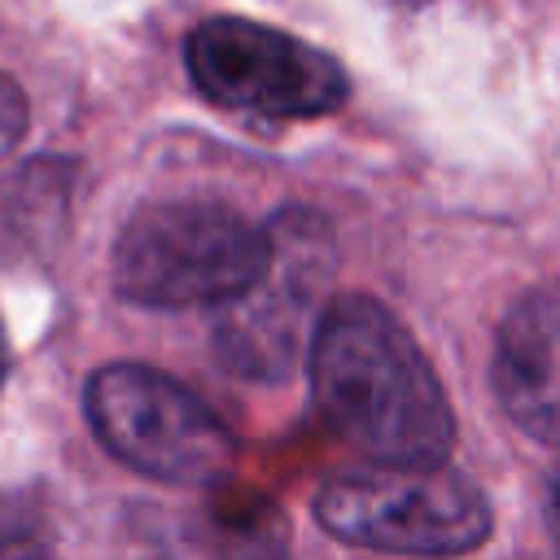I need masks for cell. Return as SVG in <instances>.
Instances as JSON below:
<instances>
[{
    "label": "cell",
    "mask_w": 560,
    "mask_h": 560,
    "mask_svg": "<svg viewBox=\"0 0 560 560\" xmlns=\"http://www.w3.org/2000/svg\"><path fill=\"white\" fill-rule=\"evenodd\" d=\"M306 354L315 411L350 451L385 468L446 464L455 411L433 363L385 302L328 298Z\"/></svg>",
    "instance_id": "cell-1"
},
{
    "label": "cell",
    "mask_w": 560,
    "mask_h": 560,
    "mask_svg": "<svg viewBox=\"0 0 560 560\" xmlns=\"http://www.w3.org/2000/svg\"><path fill=\"white\" fill-rule=\"evenodd\" d=\"M267 267V228L223 201H158L127 219L109 276L136 306H219Z\"/></svg>",
    "instance_id": "cell-2"
},
{
    "label": "cell",
    "mask_w": 560,
    "mask_h": 560,
    "mask_svg": "<svg viewBox=\"0 0 560 560\" xmlns=\"http://www.w3.org/2000/svg\"><path fill=\"white\" fill-rule=\"evenodd\" d=\"M337 245L324 214L289 206L267 223V267L236 298L219 302L214 350L219 363L245 381H284L311 346Z\"/></svg>",
    "instance_id": "cell-3"
},
{
    "label": "cell",
    "mask_w": 560,
    "mask_h": 560,
    "mask_svg": "<svg viewBox=\"0 0 560 560\" xmlns=\"http://www.w3.org/2000/svg\"><path fill=\"white\" fill-rule=\"evenodd\" d=\"M83 411L96 442L140 477L214 486L236 464L232 429L175 376L149 363H105L88 376Z\"/></svg>",
    "instance_id": "cell-4"
},
{
    "label": "cell",
    "mask_w": 560,
    "mask_h": 560,
    "mask_svg": "<svg viewBox=\"0 0 560 560\" xmlns=\"http://www.w3.org/2000/svg\"><path fill=\"white\" fill-rule=\"evenodd\" d=\"M324 534L389 556H459L490 538L486 494L455 468H385L337 477L315 494Z\"/></svg>",
    "instance_id": "cell-5"
},
{
    "label": "cell",
    "mask_w": 560,
    "mask_h": 560,
    "mask_svg": "<svg viewBox=\"0 0 560 560\" xmlns=\"http://www.w3.org/2000/svg\"><path fill=\"white\" fill-rule=\"evenodd\" d=\"M192 88L236 114L324 118L350 96V79L324 48L249 18H206L184 39Z\"/></svg>",
    "instance_id": "cell-6"
},
{
    "label": "cell",
    "mask_w": 560,
    "mask_h": 560,
    "mask_svg": "<svg viewBox=\"0 0 560 560\" xmlns=\"http://www.w3.org/2000/svg\"><path fill=\"white\" fill-rule=\"evenodd\" d=\"M494 394L516 429L560 446V280L516 298L494 337Z\"/></svg>",
    "instance_id": "cell-7"
},
{
    "label": "cell",
    "mask_w": 560,
    "mask_h": 560,
    "mask_svg": "<svg viewBox=\"0 0 560 560\" xmlns=\"http://www.w3.org/2000/svg\"><path fill=\"white\" fill-rule=\"evenodd\" d=\"M26 122H31V114H26L22 88L9 74H0V158L18 149V140L26 136Z\"/></svg>",
    "instance_id": "cell-8"
},
{
    "label": "cell",
    "mask_w": 560,
    "mask_h": 560,
    "mask_svg": "<svg viewBox=\"0 0 560 560\" xmlns=\"http://www.w3.org/2000/svg\"><path fill=\"white\" fill-rule=\"evenodd\" d=\"M551 521H556V534H560V481L551 486Z\"/></svg>",
    "instance_id": "cell-9"
},
{
    "label": "cell",
    "mask_w": 560,
    "mask_h": 560,
    "mask_svg": "<svg viewBox=\"0 0 560 560\" xmlns=\"http://www.w3.org/2000/svg\"><path fill=\"white\" fill-rule=\"evenodd\" d=\"M4 372H9V341H4V328H0V385H4Z\"/></svg>",
    "instance_id": "cell-10"
},
{
    "label": "cell",
    "mask_w": 560,
    "mask_h": 560,
    "mask_svg": "<svg viewBox=\"0 0 560 560\" xmlns=\"http://www.w3.org/2000/svg\"><path fill=\"white\" fill-rule=\"evenodd\" d=\"M394 4H411L416 9V4H429V0H394Z\"/></svg>",
    "instance_id": "cell-11"
}]
</instances>
